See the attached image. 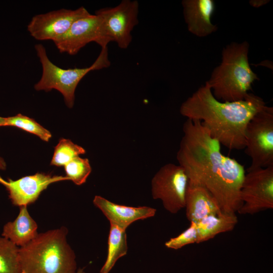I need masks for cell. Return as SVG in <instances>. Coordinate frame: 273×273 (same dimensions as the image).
<instances>
[{
  "label": "cell",
  "mask_w": 273,
  "mask_h": 273,
  "mask_svg": "<svg viewBox=\"0 0 273 273\" xmlns=\"http://www.w3.org/2000/svg\"><path fill=\"white\" fill-rule=\"evenodd\" d=\"M176 158L189 183L206 189L224 213H236L243 205L240 190L244 166L223 155L221 145L198 120L187 119Z\"/></svg>",
  "instance_id": "obj_1"
},
{
  "label": "cell",
  "mask_w": 273,
  "mask_h": 273,
  "mask_svg": "<svg viewBox=\"0 0 273 273\" xmlns=\"http://www.w3.org/2000/svg\"><path fill=\"white\" fill-rule=\"evenodd\" d=\"M266 106L261 98L252 93L240 101H219L206 82L182 103L180 113L187 119L200 121L220 145L241 150L245 148L248 123Z\"/></svg>",
  "instance_id": "obj_2"
},
{
  "label": "cell",
  "mask_w": 273,
  "mask_h": 273,
  "mask_svg": "<svg viewBox=\"0 0 273 273\" xmlns=\"http://www.w3.org/2000/svg\"><path fill=\"white\" fill-rule=\"evenodd\" d=\"M68 230L59 229L38 234L26 245L19 247L22 270L26 273H75L76 256L67 241Z\"/></svg>",
  "instance_id": "obj_3"
},
{
  "label": "cell",
  "mask_w": 273,
  "mask_h": 273,
  "mask_svg": "<svg viewBox=\"0 0 273 273\" xmlns=\"http://www.w3.org/2000/svg\"><path fill=\"white\" fill-rule=\"evenodd\" d=\"M249 48L248 42L244 41L232 42L223 49L221 63L206 82L217 100H244L250 93L253 83L259 79L250 66Z\"/></svg>",
  "instance_id": "obj_4"
},
{
  "label": "cell",
  "mask_w": 273,
  "mask_h": 273,
  "mask_svg": "<svg viewBox=\"0 0 273 273\" xmlns=\"http://www.w3.org/2000/svg\"><path fill=\"white\" fill-rule=\"evenodd\" d=\"M42 67L39 80L34 85L37 91L50 92L54 89L62 95L66 106L72 108L74 104L75 92L81 80L89 72L109 67L110 61L108 47L102 48L93 64L88 67L63 69L54 64L49 58L41 44L35 46Z\"/></svg>",
  "instance_id": "obj_5"
},
{
  "label": "cell",
  "mask_w": 273,
  "mask_h": 273,
  "mask_svg": "<svg viewBox=\"0 0 273 273\" xmlns=\"http://www.w3.org/2000/svg\"><path fill=\"white\" fill-rule=\"evenodd\" d=\"M245 152L251 163L247 171L273 166V108L266 106L248 123Z\"/></svg>",
  "instance_id": "obj_6"
},
{
  "label": "cell",
  "mask_w": 273,
  "mask_h": 273,
  "mask_svg": "<svg viewBox=\"0 0 273 273\" xmlns=\"http://www.w3.org/2000/svg\"><path fill=\"white\" fill-rule=\"evenodd\" d=\"M188 183V177L181 166L166 164L152 178V197L160 199L166 210L176 214L185 207Z\"/></svg>",
  "instance_id": "obj_7"
},
{
  "label": "cell",
  "mask_w": 273,
  "mask_h": 273,
  "mask_svg": "<svg viewBox=\"0 0 273 273\" xmlns=\"http://www.w3.org/2000/svg\"><path fill=\"white\" fill-rule=\"evenodd\" d=\"M243 205L237 212L254 214L273 208V166L247 171L240 190Z\"/></svg>",
  "instance_id": "obj_8"
},
{
  "label": "cell",
  "mask_w": 273,
  "mask_h": 273,
  "mask_svg": "<svg viewBox=\"0 0 273 273\" xmlns=\"http://www.w3.org/2000/svg\"><path fill=\"white\" fill-rule=\"evenodd\" d=\"M92 42L97 43L101 48L107 47L111 42L102 18L95 14H90L76 20L69 30L54 43L60 53L75 55Z\"/></svg>",
  "instance_id": "obj_9"
},
{
  "label": "cell",
  "mask_w": 273,
  "mask_h": 273,
  "mask_svg": "<svg viewBox=\"0 0 273 273\" xmlns=\"http://www.w3.org/2000/svg\"><path fill=\"white\" fill-rule=\"evenodd\" d=\"M139 8L136 0H123L115 7L95 11L102 18L111 41L121 49L127 48L132 41L131 32L139 23Z\"/></svg>",
  "instance_id": "obj_10"
},
{
  "label": "cell",
  "mask_w": 273,
  "mask_h": 273,
  "mask_svg": "<svg viewBox=\"0 0 273 273\" xmlns=\"http://www.w3.org/2000/svg\"><path fill=\"white\" fill-rule=\"evenodd\" d=\"M89 14L83 7L75 10L62 9L37 14L29 22L27 30L36 40H52L54 42L63 36L76 20Z\"/></svg>",
  "instance_id": "obj_11"
},
{
  "label": "cell",
  "mask_w": 273,
  "mask_h": 273,
  "mask_svg": "<svg viewBox=\"0 0 273 273\" xmlns=\"http://www.w3.org/2000/svg\"><path fill=\"white\" fill-rule=\"evenodd\" d=\"M66 180L68 179L65 176L37 173L15 180L10 179L5 180L2 185L8 191L13 204L21 207L35 202L40 193L50 184Z\"/></svg>",
  "instance_id": "obj_12"
},
{
  "label": "cell",
  "mask_w": 273,
  "mask_h": 273,
  "mask_svg": "<svg viewBox=\"0 0 273 273\" xmlns=\"http://www.w3.org/2000/svg\"><path fill=\"white\" fill-rule=\"evenodd\" d=\"M183 13L189 31L200 37L207 36L217 29L211 16L215 10L213 0H183Z\"/></svg>",
  "instance_id": "obj_13"
},
{
  "label": "cell",
  "mask_w": 273,
  "mask_h": 273,
  "mask_svg": "<svg viewBox=\"0 0 273 273\" xmlns=\"http://www.w3.org/2000/svg\"><path fill=\"white\" fill-rule=\"evenodd\" d=\"M93 203L110 223L125 230L136 220L154 216L156 212V209L147 206L135 207L117 204L100 196L95 197Z\"/></svg>",
  "instance_id": "obj_14"
},
{
  "label": "cell",
  "mask_w": 273,
  "mask_h": 273,
  "mask_svg": "<svg viewBox=\"0 0 273 273\" xmlns=\"http://www.w3.org/2000/svg\"><path fill=\"white\" fill-rule=\"evenodd\" d=\"M186 216L190 221L197 222L209 215L223 212L212 194L200 185L188 183L186 196Z\"/></svg>",
  "instance_id": "obj_15"
},
{
  "label": "cell",
  "mask_w": 273,
  "mask_h": 273,
  "mask_svg": "<svg viewBox=\"0 0 273 273\" xmlns=\"http://www.w3.org/2000/svg\"><path fill=\"white\" fill-rule=\"evenodd\" d=\"M37 229V225L30 215L27 206H22L16 218L4 225L2 236L21 247L36 237Z\"/></svg>",
  "instance_id": "obj_16"
},
{
  "label": "cell",
  "mask_w": 273,
  "mask_h": 273,
  "mask_svg": "<svg viewBox=\"0 0 273 273\" xmlns=\"http://www.w3.org/2000/svg\"><path fill=\"white\" fill-rule=\"evenodd\" d=\"M238 222L236 213L222 212L203 218L197 223L198 238L197 243L207 241L217 235L232 231Z\"/></svg>",
  "instance_id": "obj_17"
},
{
  "label": "cell",
  "mask_w": 273,
  "mask_h": 273,
  "mask_svg": "<svg viewBox=\"0 0 273 273\" xmlns=\"http://www.w3.org/2000/svg\"><path fill=\"white\" fill-rule=\"evenodd\" d=\"M126 230L110 223L108 240V253L106 260L100 273H109L116 261L127 252Z\"/></svg>",
  "instance_id": "obj_18"
},
{
  "label": "cell",
  "mask_w": 273,
  "mask_h": 273,
  "mask_svg": "<svg viewBox=\"0 0 273 273\" xmlns=\"http://www.w3.org/2000/svg\"><path fill=\"white\" fill-rule=\"evenodd\" d=\"M19 247L9 240L0 237V273H20Z\"/></svg>",
  "instance_id": "obj_19"
},
{
  "label": "cell",
  "mask_w": 273,
  "mask_h": 273,
  "mask_svg": "<svg viewBox=\"0 0 273 273\" xmlns=\"http://www.w3.org/2000/svg\"><path fill=\"white\" fill-rule=\"evenodd\" d=\"M85 153L84 148L74 144L71 140L61 139L55 147L51 165L64 166L74 158Z\"/></svg>",
  "instance_id": "obj_20"
},
{
  "label": "cell",
  "mask_w": 273,
  "mask_h": 273,
  "mask_svg": "<svg viewBox=\"0 0 273 273\" xmlns=\"http://www.w3.org/2000/svg\"><path fill=\"white\" fill-rule=\"evenodd\" d=\"M5 126H14L20 128L37 135L45 142H48L52 137V134L50 131L42 126L34 119L21 114L5 117Z\"/></svg>",
  "instance_id": "obj_21"
},
{
  "label": "cell",
  "mask_w": 273,
  "mask_h": 273,
  "mask_svg": "<svg viewBox=\"0 0 273 273\" xmlns=\"http://www.w3.org/2000/svg\"><path fill=\"white\" fill-rule=\"evenodd\" d=\"M66 177L76 185L84 184L92 171L89 161L86 158L77 157L64 166Z\"/></svg>",
  "instance_id": "obj_22"
},
{
  "label": "cell",
  "mask_w": 273,
  "mask_h": 273,
  "mask_svg": "<svg viewBox=\"0 0 273 273\" xmlns=\"http://www.w3.org/2000/svg\"><path fill=\"white\" fill-rule=\"evenodd\" d=\"M189 227L176 237L172 238L165 243V246L174 250L179 249L184 246L197 243L198 231L197 223L190 222Z\"/></svg>",
  "instance_id": "obj_23"
},
{
  "label": "cell",
  "mask_w": 273,
  "mask_h": 273,
  "mask_svg": "<svg viewBox=\"0 0 273 273\" xmlns=\"http://www.w3.org/2000/svg\"><path fill=\"white\" fill-rule=\"evenodd\" d=\"M6 167V164L4 159L0 157V170H5ZM5 180L0 175V184H3Z\"/></svg>",
  "instance_id": "obj_24"
},
{
  "label": "cell",
  "mask_w": 273,
  "mask_h": 273,
  "mask_svg": "<svg viewBox=\"0 0 273 273\" xmlns=\"http://www.w3.org/2000/svg\"><path fill=\"white\" fill-rule=\"evenodd\" d=\"M5 117H2L0 116V127L5 126Z\"/></svg>",
  "instance_id": "obj_25"
},
{
  "label": "cell",
  "mask_w": 273,
  "mask_h": 273,
  "mask_svg": "<svg viewBox=\"0 0 273 273\" xmlns=\"http://www.w3.org/2000/svg\"><path fill=\"white\" fill-rule=\"evenodd\" d=\"M75 273H85L84 271V268H79Z\"/></svg>",
  "instance_id": "obj_26"
},
{
  "label": "cell",
  "mask_w": 273,
  "mask_h": 273,
  "mask_svg": "<svg viewBox=\"0 0 273 273\" xmlns=\"http://www.w3.org/2000/svg\"><path fill=\"white\" fill-rule=\"evenodd\" d=\"M20 273H26L25 272H24V271L22 270L21 272Z\"/></svg>",
  "instance_id": "obj_27"
}]
</instances>
